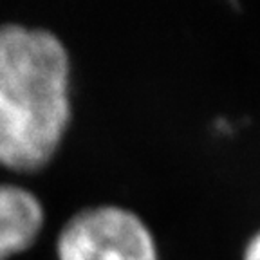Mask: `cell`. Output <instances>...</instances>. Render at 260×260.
I'll use <instances>...</instances> for the list:
<instances>
[{
    "mask_svg": "<svg viewBox=\"0 0 260 260\" xmlns=\"http://www.w3.org/2000/svg\"><path fill=\"white\" fill-rule=\"evenodd\" d=\"M58 260H157L154 237L136 213L96 206L71 217L56 242Z\"/></svg>",
    "mask_w": 260,
    "mask_h": 260,
    "instance_id": "2",
    "label": "cell"
},
{
    "mask_svg": "<svg viewBox=\"0 0 260 260\" xmlns=\"http://www.w3.org/2000/svg\"><path fill=\"white\" fill-rule=\"evenodd\" d=\"M244 260H260V233H256V235L249 240Z\"/></svg>",
    "mask_w": 260,
    "mask_h": 260,
    "instance_id": "5",
    "label": "cell"
},
{
    "mask_svg": "<svg viewBox=\"0 0 260 260\" xmlns=\"http://www.w3.org/2000/svg\"><path fill=\"white\" fill-rule=\"evenodd\" d=\"M44 220L42 201L31 190L0 183V260H9L32 246Z\"/></svg>",
    "mask_w": 260,
    "mask_h": 260,
    "instance_id": "4",
    "label": "cell"
},
{
    "mask_svg": "<svg viewBox=\"0 0 260 260\" xmlns=\"http://www.w3.org/2000/svg\"><path fill=\"white\" fill-rule=\"evenodd\" d=\"M0 87L44 125L65 136L73 116L71 60L53 31L0 24Z\"/></svg>",
    "mask_w": 260,
    "mask_h": 260,
    "instance_id": "1",
    "label": "cell"
},
{
    "mask_svg": "<svg viewBox=\"0 0 260 260\" xmlns=\"http://www.w3.org/2000/svg\"><path fill=\"white\" fill-rule=\"evenodd\" d=\"M63 136L45 126L0 87V165L13 170H37L56 154Z\"/></svg>",
    "mask_w": 260,
    "mask_h": 260,
    "instance_id": "3",
    "label": "cell"
}]
</instances>
